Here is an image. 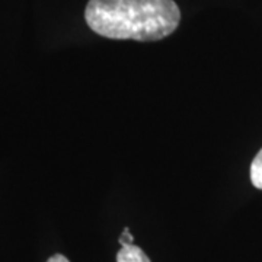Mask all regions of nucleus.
Masks as SVG:
<instances>
[{
  "mask_svg": "<svg viewBox=\"0 0 262 262\" xmlns=\"http://www.w3.org/2000/svg\"><path fill=\"white\" fill-rule=\"evenodd\" d=\"M251 181L252 185L258 189H262V149L258 151L251 165Z\"/></svg>",
  "mask_w": 262,
  "mask_h": 262,
  "instance_id": "7ed1b4c3",
  "label": "nucleus"
},
{
  "mask_svg": "<svg viewBox=\"0 0 262 262\" xmlns=\"http://www.w3.org/2000/svg\"><path fill=\"white\" fill-rule=\"evenodd\" d=\"M84 18L101 37L159 41L178 28L181 10L173 0H89Z\"/></svg>",
  "mask_w": 262,
  "mask_h": 262,
  "instance_id": "f257e3e1",
  "label": "nucleus"
},
{
  "mask_svg": "<svg viewBox=\"0 0 262 262\" xmlns=\"http://www.w3.org/2000/svg\"><path fill=\"white\" fill-rule=\"evenodd\" d=\"M47 262H70L67 258H66L64 255H60V253H57V255H53Z\"/></svg>",
  "mask_w": 262,
  "mask_h": 262,
  "instance_id": "39448f33",
  "label": "nucleus"
},
{
  "mask_svg": "<svg viewBox=\"0 0 262 262\" xmlns=\"http://www.w3.org/2000/svg\"><path fill=\"white\" fill-rule=\"evenodd\" d=\"M133 242H134V237H133V234L130 233V230L125 227L124 232H122L121 237H120V244H121L122 246H128V245H133Z\"/></svg>",
  "mask_w": 262,
  "mask_h": 262,
  "instance_id": "20e7f679",
  "label": "nucleus"
},
{
  "mask_svg": "<svg viewBox=\"0 0 262 262\" xmlns=\"http://www.w3.org/2000/svg\"><path fill=\"white\" fill-rule=\"evenodd\" d=\"M117 262H150L149 256L136 245L122 246L117 253Z\"/></svg>",
  "mask_w": 262,
  "mask_h": 262,
  "instance_id": "f03ea898",
  "label": "nucleus"
}]
</instances>
